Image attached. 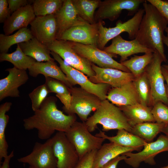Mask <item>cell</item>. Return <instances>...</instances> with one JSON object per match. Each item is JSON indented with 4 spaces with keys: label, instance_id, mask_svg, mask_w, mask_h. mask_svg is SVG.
Returning <instances> with one entry per match:
<instances>
[{
    "label": "cell",
    "instance_id": "obj_30",
    "mask_svg": "<svg viewBox=\"0 0 168 168\" xmlns=\"http://www.w3.org/2000/svg\"><path fill=\"white\" fill-rule=\"evenodd\" d=\"M79 16L90 24L96 23L94 18L95 10L100 4V0H72Z\"/></svg>",
    "mask_w": 168,
    "mask_h": 168
},
{
    "label": "cell",
    "instance_id": "obj_16",
    "mask_svg": "<svg viewBox=\"0 0 168 168\" xmlns=\"http://www.w3.org/2000/svg\"><path fill=\"white\" fill-rule=\"evenodd\" d=\"M99 22L94 24L86 23L71 27L65 31L58 40L97 46L99 37Z\"/></svg>",
    "mask_w": 168,
    "mask_h": 168
},
{
    "label": "cell",
    "instance_id": "obj_28",
    "mask_svg": "<svg viewBox=\"0 0 168 168\" xmlns=\"http://www.w3.org/2000/svg\"><path fill=\"white\" fill-rule=\"evenodd\" d=\"M33 37L30 29L27 28L20 29L11 35L0 34V53H7L12 45L26 42Z\"/></svg>",
    "mask_w": 168,
    "mask_h": 168
},
{
    "label": "cell",
    "instance_id": "obj_34",
    "mask_svg": "<svg viewBox=\"0 0 168 168\" xmlns=\"http://www.w3.org/2000/svg\"><path fill=\"white\" fill-rule=\"evenodd\" d=\"M133 82L138 95L140 103L152 108L151 91L149 80L145 72L135 78Z\"/></svg>",
    "mask_w": 168,
    "mask_h": 168
},
{
    "label": "cell",
    "instance_id": "obj_10",
    "mask_svg": "<svg viewBox=\"0 0 168 168\" xmlns=\"http://www.w3.org/2000/svg\"><path fill=\"white\" fill-rule=\"evenodd\" d=\"M166 151H168V137L161 134L155 141L147 142L143 149L138 152H129L122 155L127 157L124 160L127 164L134 168H137L142 162L151 165H155L156 156Z\"/></svg>",
    "mask_w": 168,
    "mask_h": 168
},
{
    "label": "cell",
    "instance_id": "obj_46",
    "mask_svg": "<svg viewBox=\"0 0 168 168\" xmlns=\"http://www.w3.org/2000/svg\"><path fill=\"white\" fill-rule=\"evenodd\" d=\"M163 44H165L168 47V38L165 35L163 37ZM162 66L168 72V65H163Z\"/></svg>",
    "mask_w": 168,
    "mask_h": 168
},
{
    "label": "cell",
    "instance_id": "obj_31",
    "mask_svg": "<svg viewBox=\"0 0 168 168\" xmlns=\"http://www.w3.org/2000/svg\"><path fill=\"white\" fill-rule=\"evenodd\" d=\"M166 124L156 122H146L136 124L132 127L131 133L147 142H152Z\"/></svg>",
    "mask_w": 168,
    "mask_h": 168
},
{
    "label": "cell",
    "instance_id": "obj_45",
    "mask_svg": "<svg viewBox=\"0 0 168 168\" xmlns=\"http://www.w3.org/2000/svg\"><path fill=\"white\" fill-rule=\"evenodd\" d=\"M161 70L165 79L166 80L167 83V85H165V86L166 94L168 98V72L166 71L162 66Z\"/></svg>",
    "mask_w": 168,
    "mask_h": 168
},
{
    "label": "cell",
    "instance_id": "obj_37",
    "mask_svg": "<svg viewBox=\"0 0 168 168\" xmlns=\"http://www.w3.org/2000/svg\"><path fill=\"white\" fill-rule=\"evenodd\" d=\"M151 112L155 122L168 124V106L161 101L155 103Z\"/></svg>",
    "mask_w": 168,
    "mask_h": 168
},
{
    "label": "cell",
    "instance_id": "obj_18",
    "mask_svg": "<svg viewBox=\"0 0 168 168\" xmlns=\"http://www.w3.org/2000/svg\"><path fill=\"white\" fill-rule=\"evenodd\" d=\"M9 72L5 77L0 80V101L5 98L20 96L18 88L25 84L29 79L26 70L19 69L14 67L7 68Z\"/></svg>",
    "mask_w": 168,
    "mask_h": 168
},
{
    "label": "cell",
    "instance_id": "obj_50",
    "mask_svg": "<svg viewBox=\"0 0 168 168\" xmlns=\"http://www.w3.org/2000/svg\"><path fill=\"white\" fill-rule=\"evenodd\" d=\"M29 168H32L30 166Z\"/></svg>",
    "mask_w": 168,
    "mask_h": 168
},
{
    "label": "cell",
    "instance_id": "obj_43",
    "mask_svg": "<svg viewBox=\"0 0 168 168\" xmlns=\"http://www.w3.org/2000/svg\"><path fill=\"white\" fill-rule=\"evenodd\" d=\"M127 157L124 155L118 156L98 168H117L119 163Z\"/></svg>",
    "mask_w": 168,
    "mask_h": 168
},
{
    "label": "cell",
    "instance_id": "obj_41",
    "mask_svg": "<svg viewBox=\"0 0 168 168\" xmlns=\"http://www.w3.org/2000/svg\"><path fill=\"white\" fill-rule=\"evenodd\" d=\"M8 6L7 0H0V23H4L12 13Z\"/></svg>",
    "mask_w": 168,
    "mask_h": 168
},
{
    "label": "cell",
    "instance_id": "obj_25",
    "mask_svg": "<svg viewBox=\"0 0 168 168\" xmlns=\"http://www.w3.org/2000/svg\"><path fill=\"white\" fill-rule=\"evenodd\" d=\"M118 107L122 111L132 127L144 122H155L152 114L151 108L140 103Z\"/></svg>",
    "mask_w": 168,
    "mask_h": 168
},
{
    "label": "cell",
    "instance_id": "obj_11",
    "mask_svg": "<svg viewBox=\"0 0 168 168\" xmlns=\"http://www.w3.org/2000/svg\"><path fill=\"white\" fill-rule=\"evenodd\" d=\"M145 0H105L101 1L94 18L96 23L108 19L113 21L119 16L122 11L126 10L128 15L132 16L139 9L140 5Z\"/></svg>",
    "mask_w": 168,
    "mask_h": 168
},
{
    "label": "cell",
    "instance_id": "obj_21",
    "mask_svg": "<svg viewBox=\"0 0 168 168\" xmlns=\"http://www.w3.org/2000/svg\"><path fill=\"white\" fill-rule=\"evenodd\" d=\"M35 17L31 4H28L21 7L12 13L4 23L3 28L4 34L10 35L17 30L27 28Z\"/></svg>",
    "mask_w": 168,
    "mask_h": 168
},
{
    "label": "cell",
    "instance_id": "obj_29",
    "mask_svg": "<svg viewBox=\"0 0 168 168\" xmlns=\"http://www.w3.org/2000/svg\"><path fill=\"white\" fill-rule=\"evenodd\" d=\"M16 50L11 53H0V61H7L11 63L14 67L20 70H26L36 61L31 57L25 54L17 44Z\"/></svg>",
    "mask_w": 168,
    "mask_h": 168
},
{
    "label": "cell",
    "instance_id": "obj_1",
    "mask_svg": "<svg viewBox=\"0 0 168 168\" xmlns=\"http://www.w3.org/2000/svg\"><path fill=\"white\" fill-rule=\"evenodd\" d=\"M57 99L54 96L47 97L34 114L23 120L26 130L36 129L38 137L48 140L55 131L66 132L76 121L75 114L66 115L58 110Z\"/></svg>",
    "mask_w": 168,
    "mask_h": 168
},
{
    "label": "cell",
    "instance_id": "obj_24",
    "mask_svg": "<svg viewBox=\"0 0 168 168\" xmlns=\"http://www.w3.org/2000/svg\"><path fill=\"white\" fill-rule=\"evenodd\" d=\"M28 70L29 75L33 77L41 74L45 77H49L59 80L69 88L73 86L69 83L66 76L55 60L45 62L36 61Z\"/></svg>",
    "mask_w": 168,
    "mask_h": 168
},
{
    "label": "cell",
    "instance_id": "obj_48",
    "mask_svg": "<svg viewBox=\"0 0 168 168\" xmlns=\"http://www.w3.org/2000/svg\"><path fill=\"white\" fill-rule=\"evenodd\" d=\"M165 31L166 32L167 34V37L168 38V26H167V27L165 30Z\"/></svg>",
    "mask_w": 168,
    "mask_h": 168
},
{
    "label": "cell",
    "instance_id": "obj_32",
    "mask_svg": "<svg viewBox=\"0 0 168 168\" xmlns=\"http://www.w3.org/2000/svg\"><path fill=\"white\" fill-rule=\"evenodd\" d=\"M153 53H145L141 56L134 55L130 59L120 63L127 68L136 78L145 72L152 60Z\"/></svg>",
    "mask_w": 168,
    "mask_h": 168
},
{
    "label": "cell",
    "instance_id": "obj_2",
    "mask_svg": "<svg viewBox=\"0 0 168 168\" xmlns=\"http://www.w3.org/2000/svg\"><path fill=\"white\" fill-rule=\"evenodd\" d=\"M142 5L145 13L135 39L144 47L158 51L164 62L167 63L163 38L168 20L154 6L147 3L146 0Z\"/></svg>",
    "mask_w": 168,
    "mask_h": 168
},
{
    "label": "cell",
    "instance_id": "obj_47",
    "mask_svg": "<svg viewBox=\"0 0 168 168\" xmlns=\"http://www.w3.org/2000/svg\"><path fill=\"white\" fill-rule=\"evenodd\" d=\"M161 132L168 137V124L166 125L162 129Z\"/></svg>",
    "mask_w": 168,
    "mask_h": 168
},
{
    "label": "cell",
    "instance_id": "obj_7",
    "mask_svg": "<svg viewBox=\"0 0 168 168\" xmlns=\"http://www.w3.org/2000/svg\"><path fill=\"white\" fill-rule=\"evenodd\" d=\"M69 90L72 96L71 103L69 110L64 112L68 114H76L82 122H86L90 113L98 108L102 100L81 87L73 86Z\"/></svg>",
    "mask_w": 168,
    "mask_h": 168
},
{
    "label": "cell",
    "instance_id": "obj_40",
    "mask_svg": "<svg viewBox=\"0 0 168 168\" xmlns=\"http://www.w3.org/2000/svg\"><path fill=\"white\" fill-rule=\"evenodd\" d=\"M154 6L159 12L168 20V2L161 0H147Z\"/></svg>",
    "mask_w": 168,
    "mask_h": 168
},
{
    "label": "cell",
    "instance_id": "obj_6",
    "mask_svg": "<svg viewBox=\"0 0 168 168\" xmlns=\"http://www.w3.org/2000/svg\"><path fill=\"white\" fill-rule=\"evenodd\" d=\"M144 13V9L140 8L131 18L123 23L120 20L118 21L116 26L114 27L106 28L103 26L104 21H99V37L97 47L103 50L110 40L123 32L128 33L130 39H134Z\"/></svg>",
    "mask_w": 168,
    "mask_h": 168
},
{
    "label": "cell",
    "instance_id": "obj_36",
    "mask_svg": "<svg viewBox=\"0 0 168 168\" xmlns=\"http://www.w3.org/2000/svg\"><path fill=\"white\" fill-rule=\"evenodd\" d=\"M49 93L45 84L38 86L29 94L31 102V108L34 112L40 107Z\"/></svg>",
    "mask_w": 168,
    "mask_h": 168
},
{
    "label": "cell",
    "instance_id": "obj_38",
    "mask_svg": "<svg viewBox=\"0 0 168 168\" xmlns=\"http://www.w3.org/2000/svg\"><path fill=\"white\" fill-rule=\"evenodd\" d=\"M45 78L44 84L49 93H55L56 96L70 93L69 87L62 82L49 77Z\"/></svg>",
    "mask_w": 168,
    "mask_h": 168
},
{
    "label": "cell",
    "instance_id": "obj_35",
    "mask_svg": "<svg viewBox=\"0 0 168 168\" xmlns=\"http://www.w3.org/2000/svg\"><path fill=\"white\" fill-rule=\"evenodd\" d=\"M64 0H35L32 5L36 16L55 15L62 7Z\"/></svg>",
    "mask_w": 168,
    "mask_h": 168
},
{
    "label": "cell",
    "instance_id": "obj_23",
    "mask_svg": "<svg viewBox=\"0 0 168 168\" xmlns=\"http://www.w3.org/2000/svg\"><path fill=\"white\" fill-rule=\"evenodd\" d=\"M135 151H140L138 148L123 147L111 142L104 143L96 152L92 168H98L118 156Z\"/></svg>",
    "mask_w": 168,
    "mask_h": 168
},
{
    "label": "cell",
    "instance_id": "obj_4",
    "mask_svg": "<svg viewBox=\"0 0 168 168\" xmlns=\"http://www.w3.org/2000/svg\"><path fill=\"white\" fill-rule=\"evenodd\" d=\"M51 54L58 63L59 67L72 86L78 85L84 90L97 96L102 100L107 99L108 93L111 87L110 85L92 83L84 74L67 63L57 54L51 51Z\"/></svg>",
    "mask_w": 168,
    "mask_h": 168
},
{
    "label": "cell",
    "instance_id": "obj_19",
    "mask_svg": "<svg viewBox=\"0 0 168 168\" xmlns=\"http://www.w3.org/2000/svg\"><path fill=\"white\" fill-rule=\"evenodd\" d=\"M110 54L119 55L120 62H124L131 55L139 53L154 52L153 50L148 49L141 45L135 39L128 41L124 39L120 35L112 40L111 44L103 49Z\"/></svg>",
    "mask_w": 168,
    "mask_h": 168
},
{
    "label": "cell",
    "instance_id": "obj_5",
    "mask_svg": "<svg viewBox=\"0 0 168 168\" xmlns=\"http://www.w3.org/2000/svg\"><path fill=\"white\" fill-rule=\"evenodd\" d=\"M65 133L76 149L80 159L92 150L100 149L105 140L92 135L85 122L77 121Z\"/></svg>",
    "mask_w": 168,
    "mask_h": 168
},
{
    "label": "cell",
    "instance_id": "obj_12",
    "mask_svg": "<svg viewBox=\"0 0 168 168\" xmlns=\"http://www.w3.org/2000/svg\"><path fill=\"white\" fill-rule=\"evenodd\" d=\"M71 42L72 48L77 53L98 67L116 69L131 72L126 67L113 58V57L116 55L108 53L96 45Z\"/></svg>",
    "mask_w": 168,
    "mask_h": 168
},
{
    "label": "cell",
    "instance_id": "obj_8",
    "mask_svg": "<svg viewBox=\"0 0 168 168\" xmlns=\"http://www.w3.org/2000/svg\"><path fill=\"white\" fill-rule=\"evenodd\" d=\"M48 47L51 51L57 54L67 63L89 77L95 75L92 67V63L76 52L72 48L71 41L56 40Z\"/></svg>",
    "mask_w": 168,
    "mask_h": 168
},
{
    "label": "cell",
    "instance_id": "obj_22",
    "mask_svg": "<svg viewBox=\"0 0 168 168\" xmlns=\"http://www.w3.org/2000/svg\"><path fill=\"white\" fill-rule=\"evenodd\" d=\"M107 99L119 107L140 103L133 81L118 88H112L108 91Z\"/></svg>",
    "mask_w": 168,
    "mask_h": 168
},
{
    "label": "cell",
    "instance_id": "obj_3",
    "mask_svg": "<svg viewBox=\"0 0 168 168\" xmlns=\"http://www.w3.org/2000/svg\"><path fill=\"white\" fill-rule=\"evenodd\" d=\"M85 123L91 133L95 130L98 124L102 125L103 132L124 129L130 133L132 129L121 110L107 99L102 100L98 108Z\"/></svg>",
    "mask_w": 168,
    "mask_h": 168
},
{
    "label": "cell",
    "instance_id": "obj_14",
    "mask_svg": "<svg viewBox=\"0 0 168 168\" xmlns=\"http://www.w3.org/2000/svg\"><path fill=\"white\" fill-rule=\"evenodd\" d=\"M18 161L26 163L32 168H57V159L52 148L50 138L44 143L36 142L32 152L18 158Z\"/></svg>",
    "mask_w": 168,
    "mask_h": 168
},
{
    "label": "cell",
    "instance_id": "obj_44",
    "mask_svg": "<svg viewBox=\"0 0 168 168\" xmlns=\"http://www.w3.org/2000/svg\"><path fill=\"white\" fill-rule=\"evenodd\" d=\"M14 156L13 151L11 152L6 157L4 158V161L0 165V168H9L10 161Z\"/></svg>",
    "mask_w": 168,
    "mask_h": 168
},
{
    "label": "cell",
    "instance_id": "obj_13",
    "mask_svg": "<svg viewBox=\"0 0 168 168\" xmlns=\"http://www.w3.org/2000/svg\"><path fill=\"white\" fill-rule=\"evenodd\" d=\"M50 140L54 153L58 160L57 168H74L80 160L79 157L65 133L58 131Z\"/></svg>",
    "mask_w": 168,
    "mask_h": 168
},
{
    "label": "cell",
    "instance_id": "obj_9",
    "mask_svg": "<svg viewBox=\"0 0 168 168\" xmlns=\"http://www.w3.org/2000/svg\"><path fill=\"white\" fill-rule=\"evenodd\" d=\"M163 62L164 60L161 55L158 51L155 50L152 60L145 71L151 86L152 106L158 101H161L168 106V98L164 83L165 79L161 70V63Z\"/></svg>",
    "mask_w": 168,
    "mask_h": 168
},
{
    "label": "cell",
    "instance_id": "obj_26",
    "mask_svg": "<svg viewBox=\"0 0 168 168\" xmlns=\"http://www.w3.org/2000/svg\"><path fill=\"white\" fill-rule=\"evenodd\" d=\"M95 136L107 139L110 142L121 146L136 148L140 151L148 142L145 140L124 129L118 130L116 135L109 136L104 132L100 131Z\"/></svg>",
    "mask_w": 168,
    "mask_h": 168
},
{
    "label": "cell",
    "instance_id": "obj_27",
    "mask_svg": "<svg viewBox=\"0 0 168 168\" xmlns=\"http://www.w3.org/2000/svg\"><path fill=\"white\" fill-rule=\"evenodd\" d=\"M17 44L25 54L32 57L37 62L55 60L51 57V51L48 47L35 37Z\"/></svg>",
    "mask_w": 168,
    "mask_h": 168
},
{
    "label": "cell",
    "instance_id": "obj_20",
    "mask_svg": "<svg viewBox=\"0 0 168 168\" xmlns=\"http://www.w3.org/2000/svg\"><path fill=\"white\" fill-rule=\"evenodd\" d=\"M54 15L57 26L56 40L71 27L87 23L79 16L72 0H64L62 7Z\"/></svg>",
    "mask_w": 168,
    "mask_h": 168
},
{
    "label": "cell",
    "instance_id": "obj_39",
    "mask_svg": "<svg viewBox=\"0 0 168 168\" xmlns=\"http://www.w3.org/2000/svg\"><path fill=\"white\" fill-rule=\"evenodd\" d=\"M97 150H92L80 159L74 168H92L94 159Z\"/></svg>",
    "mask_w": 168,
    "mask_h": 168
},
{
    "label": "cell",
    "instance_id": "obj_15",
    "mask_svg": "<svg viewBox=\"0 0 168 168\" xmlns=\"http://www.w3.org/2000/svg\"><path fill=\"white\" fill-rule=\"evenodd\" d=\"M30 25L34 37L44 44L48 46L56 40L57 26L54 15L36 16Z\"/></svg>",
    "mask_w": 168,
    "mask_h": 168
},
{
    "label": "cell",
    "instance_id": "obj_49",
    "mask_svg": "<svg viewBox=\"0 0 168 168\" xmlns=\"http://www.w3.org/2000/svg\"><path fill=\"white\" fill-rule=\"evenodd\" d=\"M161 168H168V165L163 166V167H161Z\"/></svg>",
    "mask_w": 168,
    "mask_h": 168
},
{
    "label": "cell",
    "instance_id": "obj_42",
    "mask_svg": "<svg viewBox=\"0 0 168 168\" xmlns=\"http://www.w3.org/2000/svg\"><path fill=\"white\" fill-rule=\"evenodd\" d=\"M7 2L9 7L12 13L28 4V1L26 0H7Z\"/></svg>",
    "mask_w": 168,
    "mask_h": 168
},
{
    "label": "cell",
    "instance_id": "obj_17",
    "mask_svg": "<svg viewBox=\"0 0 168 168\" xmlns=\"http://www.w3.org/2000/svg\"><path fill=\"white\" fill-rule=\"evenodd\" d=\"M92 67L95 74L88 78L94 83H105L112 88H118L133 81L135 78L130 72L112 68H101L93 63Z\"/></svg>",
    "mask_w": 168,
    "mask_h": 168
},
{
    "label": "cell",
    "instance_id": "obj_33",
    "mask_svg": "<svg viewBox=\"0 0 168 168\" xmlns=\"http://www.w3.org/2000/svg\"><path fill=\"white\" fill-rule=\"evenodd\" d=\"M12 103L7 102L0 106V162L3 158L6 157L8 154V145L7 142L5 135V131L9 122V117L6 114L11 109Z\"/></svg>",
    "mask_w": 168,
    "mask_h": 168
}]
</instances>
